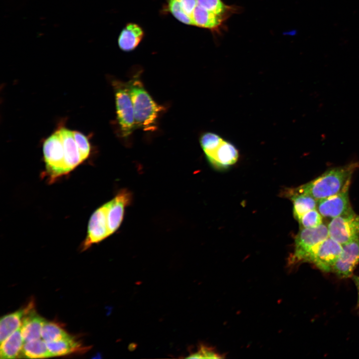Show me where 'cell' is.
Instances as JSON below:
<instances>
[{
  "label": "cell",
  "instance_id": "14",
  "mask_svg": "<svg viewBox=\"0 0 359 359\" xmlns=\"http://www.w3.org/2000/svg\"><path fill=\"white\" fill-rule=\"evenodd\" d=\"M33 304V303H30L20 327L24 343L41 338V331L45 321L36 313Z\"/></svg>",
  "mask_w": 359,
  "mask_h": 359
},
{
  "label": "cell",
  "instance_id": "9",
  "mask_svg": "<svg viewBox=\"0 0 359 359\" xmlns=\"http://www.w3.org/2000/svg\"><path fill=\"white\" fill-rule=\"evenodd\" d=\"M349 186L335 194L318 200L317 209L323 217L333 218L353 211L349 200Z\"/></svg>",
  "mask_w": 359,
  "mask_h": 359
},
{
  "label": "cell",
  "instance_id": "7",
  "mask_svg": "<svg viewBox=\"0 0 359 359\" xmlns=\"http://www.w3.org/2000/svg\"><path fill=\"white\" fill-rule=\"evenodd\" d=\"M328 228L329 236L342 245L359 238V215L353 211L333 218Z\"/></svg>",
  "mask_w": 359,
  "mask_h": 359
},
{
  "label": "cell",
  "instance_id": "1",
  "mask_svg": "<svg viewBox=\"0 0 359 359\" xmlns=\"http://www.w3.org/2000/svg\"><path fill=\"white\" fill-rule=\"evenodd\" d=\"M359 168V161L330 168L316 179L297 187L290 188L286 195L308 194L317 200L335 194L350 185L354 172Z\"/></svg>",
  "mask_w": 359,
  "mask_h": 359
},
{
  "label": "cell",
  "instance_id": "27",
  "mask_svg": "<svg viewBox=\"0 0 359 359\" xmlns=\"http://www.w3.org/2000/svg\"><path fill=\"white\" fill-rule=\"evenodd\" d=\"M188 358H222L219 355L213 350L211 348L204 346H201L197 352L190 354Z\"/></svg>",
  "mask_w": 359,
  "mask_h": 359
},
{
  "label": "cell",
  "instance_id": "10",
  "mask_svg": "<svg viewBox=\"0 0 359 359\" xmlns=\"http://www.w3.org/2000/svg\"><path fill=\"white\" fill-rule=\"evenodd\" d=\"M110 235L108 224L106 204L98 208L91 215L88 225L87 234L82 244L85 250Z\"/></svg>",
  "mask_w": 359,
  "mask_h": 359
},
{
  "label": "cell",
  "instance_id": "25",
  "mask_svg": "<svg viewBox=\"0 0 359 359\" xmlns=\"http://www.w3.org/2000/svg\"><path fill=\"white\" fill-rule=\"evenodd\" d=\"M167 11L182 23L192 25L191 19L184 12L179 0H166Z\"/></svg>",
  "mask_w": 359,
  "mask_h": 359
},
{
  "label": "cell",
  "instance_id": "28",
  "mask_svg": "<svg viewBox=\"0 0 359 359\" xmlns=\"http://www.w3.org/2000/svg\"><path fill=\"white\" fill-rule=\"evenodd\" d=\"M352 278L357 289L358 298L357 302V308H359V276L357 275H353L352 276Z\"/></svg>",
  "mask_w": 359,
  "mask_h": 359
},
{
  "label": "cell",
  "instance_id": "18",
  "mask_svg": "<svg viewBox=\"0 0 359 359\" xmlns=\"http://www.w3.org/2000/svg\"><path fill=\"white\" fill-rule=\"evenodd\" d=\"M46 344L52 357L84 352L88 349L87 347H83L81 343L72 336L57 341L47 342Z\"/></svg>",
  "mask_w": 359,
  "mask_h": 359
},
{
  "label": "cell",
  "instance_id": "20",
  "mask_svg": "<svg viewBox=\"0 0 359 359\" xmlns=\"http://www.w3.org/2000/svg\"><path fill=\"white\" fill-rule=\"evenodd\" d=\"M286 195L293 202V215L297 220L306 212L317 209L318 200L309 195L293 193Z\"/></svg>",
  "mask_w": 359,
  "mask_h": 359
},
{
  "label": "cell",
  "instance_id": "16",
  "mask_svg": "<svg viewBox=\"0 0 359 359\" xmlns=\"http://www.w3.org/2000/svg\"><path fill=\"white\" fill-rule=\"evenodd\" d=\"M30 303L24 308L3 316L0 321V342H2L11 334L20 328L23 319L29 308Z\"/></svg>",
  "mask_w": 359,
  "mask_h": 359
},
{
  "label": "cell",
  "instance_id": "26",
  "mask_svg": "<svg viewBox=\"0 0 359 359\" xmlns=\"http://www.w3.org/2000/svg\"><path fill=\"white\" fill-rule=\"evenodd\" d=\"M73 134L81 152L86 159L90 152V146L88 139L83 134L78 131H73Z\"/></svg>",
  "mask_w": 359,
  "mask_h": 359
},
{
  "label": "cell",
  "instance_id": "24",
  "mask_svg": "<svg viewBox=\"0 0 359 359\" xmlns=\"http://www.w3.org/2000/svg\"><path fill=\"white\" fill-rule=\"evenodd\" d=\"M298 221L300 228H313L323 223V216L317 209H314L305 213Z\"/></svg>",
  "mask_w": 359,
  "mask_h": 359
},
{
  "label": "cell",
  "instance_id": "8",
  "mask_svg": "<svg viewBox=\"0 0 359 359\" xmlns=\"http://www.w3.org/2000/svg\"><path fill=\"white\" fill-rule=\"evenodd\" d=\"M342 248V244L329 236L320 244L309 263L323 272H331Z\"/></svg>",
  "mask_w": 359,
  "mask_h": 359
},
{
  "label": "cell",
  "instance_id": "23",
  "mask_svg": "<svg viewBox=\"0 0 359 359\" xmlns=\"http://www.w3.org/2000/svg\"><path fill=\"white\" fill-rule=\"evenodd\" d=\"M196 1L198 6L225 18L228 12L231 10V7L225 5L221 0H196Z\"/></svg>",
  "mask_w": 359,
  "mask_h": 359
},
{
  "label": "cell",
  "instance_id": "11",
  "mask_svg": "<svg viewBox=\"0 0 359 359\" xmlns=\"http://www.w3.org/2000/svg\"><path fill=\"white\" fill-rule=\"evenodd\" d=\"M342 246V251L332 271L338 277L345 279L352 276L353 271L359 264V238Z\"/></svg>",
  "mask_w": 359,
  "mask_h": 359
},
{
  "label": "cell",
  "instance_id": "15",
  "mask_svg": "<svg viewBox=\"0 0 359 359\" xmlns=\"http://www.w3.org/2000/svg\"><path fill=\"white\" fill-rule=\"evenodd\" d=\"M144 36L143 29L135 23H128L121 31L118 44L123 51L129 52L134 50Z\"/></svg>",
  "mask_w": 359,
  "mask_h": 359
},
{
  "label": "cell",
  "instance_id": "12",
  "mask_svg": "<svg viewBox=\"0 0 359 359\" xmlns=\"http://www.w3.org/2000/svg\"><path fill=\"white\" fill-rule=\"evenodd\" d=\"M131 201V192L126 189H123L113 199L105 203L110 235L119 227L123 219L125 208Z\"/></svg>",
  "mask_w": 359,
  "mask_h": 359
},
{
  "label": "cell",
  "instance_id": "2",
  "mask_svg": "<svg viewBox=\"0 0 359 359\" xmlns=\"http://www.w3.org/2000/svg\"><path fill=\"white\" fill-rule=\"evenodd\" d=\"M134 111L136 127L145 131L154 132L157 129V120L164 107L157 103L136 75L128 83Z\"/></svg>",
  "mask_w": 359,
  "mask_h": 359
},
{
  "label": "cell",
  "instance_id": "17",
  "mask_svg": "<svg viewBox=\"0 0 359 359\" xmlns=\"http://www.w3.org/2000/svg\"><path fill=\"white\" fill-rule=\"evenodd\" d=\"M225 17L209 11L196 4L192 14V25L210 30L218 29Z\"/></svg>",
  "mask_w": 359,
  "mask_h": 359
},
{
  "label": "cell",
  "instance_id": "21",
  "mask_svg": "<svg viewBox=\"0 0 359 359\" xmlns=\"http://www.w3.org/2000/svg\"><path fill=\"white\" fill-rule=\"evenodd\" d=\"M21 356L28 359H43L52 357L46 343L39 339L24 343Z\"/></svg>",
  "mask_w": 359,
  "mask_h": 359
},
{
  "label": "cell",
  "instance_id": "6",
  "mask_svg": "<svg viewBox=\"0 0 359 359\" xmlns=\"http://www.w3.org/2000/svg\"><path fill=\"white\" fill-rule=\"evenodd\" d=\"M115 91L117 118L122 135L129 137L136 128L133 102L128 83L113 82Z\"/></svg>",
  "mask_w": 359,
  "mask_h": 359
},
{
  "label": "cell",
  "instance_id": "5",
  "mask_svg": "<svg viewBox=\"0 0 359 359\" xmlns=\"http://www.w3.org/2000/svg\"><path fill=\"white\" fill-rule=\"evenodd\" d=\"M46 171L45 175L49 182L68 173L65 152L61 138L56 131L44 142L43 147Z\"/></svg>",
  "mask_w": 359,
  "mask_h": 359
},
{
  "label": "cell",
  "instance_id": "22",
  "mask_svg": "<svg viewBox=\"0 0 359 359\" xmlns=\"http://www.w3.org/2000/svg\"><path fill=\"white\" fill-rule=\"evenodd\" d=\"M71 336L58 324L45 320L41 331V338L45 342L57 341Z\"/></svg>",
  "mask_w": 359,
  "mask_h": 359
},
{
  "label": "cell",
  "instance_id": "4",
  "mask_svg": "<svg viewBox=\"0 0 359 359\" xmlns=\"http://www.w3.org/2000/svg\"><path fill=\"white\" fill-rule=\"evenodd\" d=\"M328 237V226L323 223L313 228H300L295 238L294 250L290 256L289 264L309 263L320 244Z\"/></svg>",
  "mask_w": 359,
  "mask_h": 359
},
{
  "label": "cell",
  "instance_id": "3",
  "mask_svg": "<svg viewBox=\"0 0 359 359\" xmlns=\"http://www.w3.org/2000/svg\"><path fill=\"white\" fill-rule=\"evenodd\" d=\"M199 143L207 161L216 169L227 168L239 159V151L235 145L216 133H203Z\"/></svg>",
  "mask_w": 359,
  "mask_h": 359
},
{
  "label": "cell",
  "instance_id": "19",
  "mask_svg": "<svg viewBox=\"0 0 359 359\" xmlns=\"http://www.w3.org/2000/svg\"><path fill=\"white\" fill-rule=\"evenodd\" d=\"M24 341L20 328L0 343L1 359H15L21 355Z\"/></svg>",
  "mask_w": 359,
  "mask_h": 359
},
{
  "label": "cell",
  "instance_id": "13",
  "mask_svg": "<svg viewBox=\"0 0 359 359\" xmlns=\"http://www.w3.org/2000/svg\"><path fill=\"white\" fill-rule=\"evenodd\" d=\"M57 131L63 144L66 166L69 173L86 159L75 141L73 131L64 127Z\"/></svg>",
  "mask_w": 359,
  "mask_h": 359
}]
</instances>
